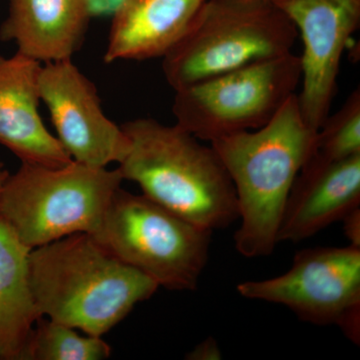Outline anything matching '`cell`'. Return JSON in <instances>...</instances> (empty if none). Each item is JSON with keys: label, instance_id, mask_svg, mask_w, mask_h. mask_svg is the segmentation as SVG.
<instances>
[{"label": "cell", "instance_id": "obj_1", "mask_svg": "<svg viewBox=\"0 0 360 360\" xmlns=\"http://www.w3.org/2000/svg\"><path fill=\"white\" fill-rule=\"evenodd\" d=\"M30 278L41 316L99 338L160 288L87 233L32 248Z\"/></svg>", "mask_w": 360, "mask_h": 360}, {"label": "cell", "instance_id": "obj_2", "mask_svg": "<svg viewBox=\"0 0 360 360\" xmlns=\"http://www.w3.org/2000/svg\"><path fill=\"white\" fill-rule=\"evenodd\" d=\"M316 134L303 120L295 94L264 127L210 143L236 188L240 225L234 245L243 257H267L278 245L286 200Z\"/></svg>", "mask_w": 360, "mask_h": 360}, {"label": "cell", "instance_id": "obj_3", "mask_svg": "<svg viewBox=\"0 0 360 360\" xmlns=\"http://www.w3.org/2000/svg\"><path fill=\"white\" fill-rule=\"evenodd\" d=\"M129 139L118 170L143 195L196 226L213 231L238 220L236 188L212 146L179 125L151 118L122 125Z\"/></svg>", "mask_w": 360, "mask_h": 360}, {"label": "cell", "instance_id": "obj_4", "mask_svg": "<svg viewBox=\"0 0 360 360\" xmlns=\"http://www.w3.org/2000/svg\"><path fill=\"white\" fill-rule=\"evenodd\" d=\"M297 30L271 0H205L163 58L177 90L290 53Z\"/></svg>", "mask_w": 360, "mask_h": 360}, {"label": "cell", "instance_id": "obj_5", "mask_svg": "<svg viewBox=\"0 0 360 360\" xmlns=\"http://www.w3.org/2000/svg\"><path fill=\"white\" fill-rule=\"evenodd\" d=\"M122 181L118 168L21 163L2 186L0 217L32 250L71 234L94 236Z\"/></svg>", "mask_w": 360, "mask_h": 360}, {"label": "cell", "instance_id": "obj_6", "mask_svg": "<svg viewBox=\"0 0 360 360\" xmlns=\"http://www.w3.org/2000/svg\"><path fill=\"white\" fill-rule=\"evenodd\" d=\"M212 231L146 195L118 188L98 231L99 245L169 290L193 291L207 264Z\"/></svg>", "mask_w": 360, "mask_h": 360}, {"label": "cell", "instance_id": "obj_7", "mask_svg": "<svg viewBox=\"0 0 360 360\" xmlns=\"http://www.w3.org/2000/svg\"><path fill=\"white\" fill-rule=\"evenodd\" d=\"M302 82L292 52L175 91V124L201 141L264 127Z\"/></svg>", "mask_w": 360, "mask_h": 360}, {"label": "cell", "instance_id": "obj_8", "mask_svg": "<svg viewBox=\"0 0 360 360\" xmlns=\"http://www.w3.org/2000/svg\"><path fill=\"white\" fill-rule=\"evenodd\" d=\"M239 295L283 305L315 326L338 323L360 304V248H315L298 251L285 274L239 283Z\"/></svg>", "mask_w": 360, "mask_h": 360}, {"label": "cell", "instance_id": "obj_9", "mask_svg": "<svg viewBox=\"0 0 360 360\" xmlns=\"http://www.w3.org/2000/svg\"><path fill=\"white\" fill-rule=\"evenodd\" d=\"M39 84L56 137L72 160L94 167L122 162L129 139L104 115L96 85L72 59L44 63Z\"/></svg>", "mask_w": 360, "mask_h": 360}, {"label": "cell", "instance_id": "obj_10", "mask_svg": "<svg viewBox=\"0 0 360 360\" xmlns=\"http://www.w3.org/2000/svg\"><path fill=\"white\" fill-rule=\"evenodd\" d=\"M300 30L304 51L298 105L317 131L330 112L343 51L359 28L360 0H276Z\"/></svg>", "mask_w": 360, "mask_h": 360}, {"label": "cell", "instance_id": "obj_11", "mask_svg": "<svg viewBox=\"0 0 360 360\" xmlns=\"http://www.w3.org/2000/svg\"><path fill=\"white\" fill-rule=\"evenodd\" d=\"M360 206V155L341 160L310 155L286 200L277 240L312 238Z\"/></svg>", "mask_w": 360, "mask_h": 360}, {"label": "cell", "instance_id": "obj_12", "mask_svg": "<svg viewBox=\"0 0 360 360\" xmlns=\"http://www.w3.org/2000/svg\"><path fill=\"white\" fill-rule=\"evenodd\" d=\"M41 66L18 52L9 58L0 56V144L21 163L65 167L72 158L40 117Z\"/></svg>", "mask_w": 360, "mask_h": 360}, {"label": "cell", "instance_id": "obj_13", "mask_svg": "<svg viewBox=\"0 0 360 360\" xmlns=\"http://www.w3.org/2000/svg\"><path fill=\"white\" fill-rule=\"evenodd\" d=\"M0 40L40 63L71 59L82 47L91 20L87 0H7Z\"/></svg>", "mask_w": 360, "mask_h": 360}, {"label": "cell", "instance_id": "obj_14", "mask_svg": "<svg viewBox=\"0 0 360 360\" xmlns=\"http://www.w3.org/2000/svg\"><path fill=\"white\" fill-rule=\"evenodd\" d=\"M205 0H124L113 14L106 63L165 58Z\"/></svg>", "mask_w": 360, "mask_h": 360}, {"label": "cell", "instance_id": "obj_15", "mask_svg": "<svg viewBox=\"0 0 360 360\" xmlns=\"http://www.w3.org/2000/svg\"><path fill=\"white\" fill-rule=\"evenodd\" d=\"M30 250L0 217V360H25L42 317L30 285Z\"/></svg>", "mask_w": 360, "mask_h": 360}, {"label": "cell", "instance_id": "obj_16", "mask_svg": "<svg viewBox=\"0 0 360 360\" xmlns=\"http://www.w3.org/2000/svg\"><path fill=\"white\" fill-rule=\"evenodd\" d=\"M111 348L99 336H82L75 328L40 317L26 350L25 360H101Z\"/></svg>", "mask_w": 360, "mask_h": 360}, {"label": "cell", "instance_id": "obj_17", "mask_svg": "<svg viewBox=\"0 0 360 360\" xmlns=\"http://www.w3.org/2000/svg\"><path fill=\"white\" fill-rule=\"evenodd\" d=\"M360 155V90L354 89L340 110L328 115L317 130L311 155L341 160Z\"/></svg>", "mask_w": 360, "mask_h": 360}, {"label": "cell", "instance_id": "obj_18", "mask_svg": "<svg viewBox=\"0 0 360 360\" xmlns=\"http://www.w3.org/2000/svg\"><path fill=\"white\" fill-rule=\"evenodd\" d=\"M336 326L341 329L345 336L355 343L359 345L360 340V304L355 305L341 316Z\"/></svg>", "mask_w": 360, "mask_h": 360}, {"label": "cell", "instance_id": "obj_19", "mask_svg": "<svg viewBox=\"0 0 360 360\" xmlns=\"http://www.w3.org/2000/svg\"><path fill=\"white\" fill-rule=\"evenodd\" d=\"M222 359L219 343L212 338L201 341L191 352L186 354L189 360H219Z\"/></svg>", "mask_w": 360, "mask_h": 360}, {"label": "cell", "instance_id": "obj_20", "mask_svg": "<svg viewBox=\"0 0 360 360\" xmlns=\"http://www.w3.org/2000/svg\"><path fill=\"white\" fill-rule=\"evenodd\" d=\"M341 221L349 245L360 248V206L347 213Z\"/></svg>", "mask_w": 360, "mask_h": 360}, {"label": "cell", "instance_id": "obj_21", "mask_svg": "<svg viewBox=\"0 0 360 360\" xmlns=\"http://www.w3.org/2000/svg\"><path fill=\"white\" fill-rule=\"evenodd\" d=\"M124 0H87V6L90 16L105 15V14H115Z\"/></svg>", "mask_w": 360, "mask_h": 360}, {"label": "cell", "instance_id": "obj_22", "mask_svg": "<svg viewBox=\"0 0 360 360\" xmlns=\"http://www.w3.org/2000/svg\"><path fill=\"white\" fill-rule=\"evenodd\" d=\"M9 172L8 170L6 169V165H4V162L0 161V193H1L2 186H4V182L8 176Z\"/></svg>", "mask_w": 360, "mask_h": 360}, {"label": "cell", "instance_id": "obj_23", "mask_svg": "<svg viewBox=\"0 0 360 360\" xmlns=\"http://www.w3.org/2000/svg\"><path fill=\"white\" fill-rule=\"evenodd\" d=\"M271 1H276V0H271Z\"/></svg>", "mask_w": 360, "mask_h": 360}]
</instances>
